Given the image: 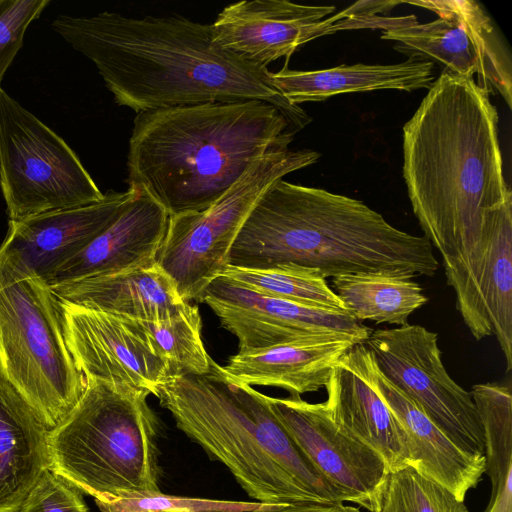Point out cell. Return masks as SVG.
<instances>
[{
  "mask_svg": "<svg viewBox=\"0 0 512 512\" xmlns=\"http://www.w3.org/2000/svg\"><path fill=\"white\" fill-rule=\"evenodd\" d=\"M152 394L177 428L226 466L257 502H345L296 445L269 396L214 360L206 372L170 377Z\"/></svg>",
  "mask_w": 512,
  "mask_h": 512,
  "instance_id": "obj_5",
  "label": "cell"
},
{
  "mask_svg": "<svg viewBox=\"0 0 512 512\" xmlns=\"http://www.w3.org/2000/svg\"><path fill=\"white\" fill-rule=\"evenodd\" d=\"M334 5H301L287 0H243L226 6L211 24L214 41L243 60L267 68L289 58L301 45L343 29H355L350 8L325 18Z\"/></svg>",
  "mask_w": 512,
  "mask_h": 512,
  "instance_id": "obj_14",
  "label": "cell"
},
{
  "mask_svg": "<svg viewBox=\"0 0 512 512\" xmlns=\"http://www.w3.org/2000/svg\"><path fill=\"white\" fill-rule=\"evenodd\" d=\"M371 351L355 344L333 367L324 402L333 421L374 450L390 473L411 466L401 425L374 388L369 376Z\"/></svg>",
  "mask_w": 512,
  "mask_h": 512,
  "instance_id": "obj_17",
  "label": "cell"
},
{
  "mask_svg": "<svg viewBox=\"0 0 512 512\" xmlns=\"http://www.w3.org/2000/svg\"><path fill=\"white\" fill-rule=\"evenodd\" d=\"M365 344L378 370L451 441L472 456L484 457V432L477 408L470 392L445 369L435 332L407 323L372 330Z\"/></svg>",
  "mask_w": 512,
  "mask_h": 512,
  "instance_id": "obj_10",
  "label": "cell"
},
{
  "mask_svg": "<svg viewBox=\"0 0 512 512\" xmlns=\"http://www.w3.org/2000/svg\"><path fill=\"white\" fill-rule=\"evenodd\" d=\"M381 38L396 42L394 49L413 57L438 63L444 72L474 79L479 78L480 62L468 33L458 23L437 18L417 23L414 15L387 18L381 25Z\"/></svg>",
  "mask_w": 512,
  "mask_h": 512,
  "instance_id": "obj_25",
  "label": "cell"
},
{
  "mask_svg": "<svg viewBox=\"0 0 512 512\" xmlns=\"http://www.w3.org/2000/svg\"><path fill=\"white\" fill-rule=\"evenodd\" d=\"M18 512H89L82 492L52 471L45 470Z\"/></svg>",
  "mask_w": 512,
  "mask_h": 512,
  "instance_id": "obj_33",
  "label": "cell"
},
{
  "mask_svg": "<svg viewBox=\"0 0 512 512\" xmlns=\"http://www.w3.org/2000/svg\"><path fill=\"white\" fill-rule=\"evenodd\" d=\"M499 116L474 79L442 72L403 127V178L424 236L458 258L478 242L490 210L512 198Z\"/></svg>",
  "mask_w": 512,
  "mask_h": 512,
  "instance_id": "obj_2",
  "label": "cell"
},
{
  "mask_svg": "<svg viewBox=\"0 0 512 512\" xmlns=\"http://www.w3.org/2000/svg\"><path fill=\"white\" fill-rule=\"evenodd\" d=\"M358 343L363 342L349 334L322 333L265 349L238 351L223 367L250 386L278 387L298 398L325 388L333 367Z\"/></svg>",
  "mask_w": 512,
  "mask_h": 512,
  "instance_id": "obj_19",
  "label": "cell"
},
{
  "mask_svg": "<svg viewBox=\"0 0 512 512\" xmlns=\"http://www.w3.org/2000/svg\"><path fill=\"white\" fill-rule=\"evenodd\" d=\"M370 380L404 430L411 467L464 501L485 472V458L461 450L406 394L377 368L372 353Z\"/></svg>",
  "mask_w": 512,
  "mask_h": 512,
  "instance_id": "obj_20",
  "label": "cell"
},
{
  "mask_svg": "<svg viewBox=\"0 0 512 512\" xmlns=\"http://www.w3.org/2000/svg\"><path fill=\"white\" fill-rule=\"evenodd\" d=\"M63 332L86 381H100L152 394L172 377L168 364L118 315L59 301Z\"/></svg>",
  "mask_w": 512,
  "mask_h": 512,
  "instance_id": "obj_15",
  "label": "cell"
},
{
  "mask_svg": "<svg viewBox=\"0 0 512 512\" xmlns=\"http://www.w3.org/2000/svg\"><path fill=\"white\" fill-rule=\"evenodd\" d=\"M269 401L296 445L345 502L381 511L390 470L374 450L340 428L324 402L301 397Z\"/></svg>",
  "mask_w": 512,
  "mask_h": 512,
  "instance_id": "obj_12",
  "label": "cell"
},
{
  "mask_svg": "<svg viewBox=\"0 0 512 512\" xmlns=\"http://www.w3.org/2000/svg\"><path fill=\"white\" fill-rule=\"evenodd\" d=\"M294 264L325 278L363 272L434 276L439 263L425 236L404 232L361 200L279 179L242 224L228 265Z\"/></svg>",
  "mask_w": 512,
  "mask_h": 512,
  "instance_id": "obj_3",
  "label": "cell"
},
{
  "mask_svg": "<svg viewBox=\"0 0 512 512\" xmlns=\"http://www.w3.org/2000/svg\"><path fill=\"white\" fill-rule=\"evenodd\" d=\"M268 503L214 500L167 495L159 492L128 494L108 504L101 512H248Z\"/></svg>",
  "mask_w": 512,
  "mask_h": 512,
  "instance_id": "obj_31",
  "label": "cell"
},
{
  "mask_svg": "<svg viewBox=\"0 0 512 512\" xmlns=\"http://www.w3.org/2000/svg\"><path fill=\"white\" fill-rule=\"evenodd\" d=\"M128 189L132 195L115 220L49 277V287L156 265L169 215L143 189Z\"/></svg>",
  "mask_w": 512,
  "mask_h": 512,
  "instance_id": "obj_18",
  "label": "cell"
},
{
  "mask_svg": "<svg viewBox=\"0 0 512 512\" xmlns=\"http://www.w3.org/2000/svg\"><path fill=\"white\" fill-rule=\"evenodd\" d=\"M0 188L11 221L105 196L66 141L2 88Z\"/></svg>",
  "mask_w": 512,
  "mask_h": 512,
  "instance_id": "obj_9",
  "label": "cell"
},
{
  "mask_svg": "<svg viewBox=\"0 0 512 512\" xmlns=\"http://www.w3.org/2000/svg\"><path fill=\"white\" fill-rule=\"evenodd\" d=\"M248 512H360L357 507L345 505L344 502H298L268 503L264 507Z\"/></svg>",
  "mask_w": 512,
  "mask_h": 512,
  "instance_id": "obj_34",
  "label": "cell"
},
{
  "mask_svg": "<svg viewBox=\"0 0 512 512\" xmlns=\"http://www.w3.org/2000/svg\"><path fill=\"white\" fill-rule=\"evenodd\" d=\"M413 276L363 272L332 278L333 291L357 320L402 326L428 297Z\"/></svg>",
  "mask_w": 512,
  "mask_h": 512,
  "instance_id": "obj_24",
  "label": "cell"
},
{
  "mask_svg": "<svg viewBox=\"0 0 512 512\" xmlns=\"http://www.w3.org/2000/svg\"><path fill=\"white\" fill-rule=\"evenodd\" d=\"M132 192L109 191L94 204L9 220L0 267L46 283L115 220Z\"/></svg>",
  "mask_w": 512,
  "mask_h": 512,
  "instance_id": "obj_16",
  "label": "cell"
},
{
  "mask_svg": "<svg viewBox=\"0 0 512 512\" xmlns=\"http://www.w3.org/2000/svg\"><path fill=\"white\" fill-rule=\"evenodd\" d=\"M51 28L97 68L119 106L137 113L203 103L259 100L292 131L311 117L269 82V71L220 47L211 24L181 16L131 18L116 12L57 15Z\"/></svg>",
  "mask_w": 512,
  "mask_h": 512,
  "instance_id": "obj_1",
  "label": "cell"
},
{
  "mask_svg": "<svg viewBox=\"0 0 512 512\" xmlns=\"http://www.w3.org/2000/svg\"><path fill=\"white\" fill-rule=\"evenodd\" d=\"M49 431L0 372V512H18L49 469Z\"/></svg>",
  "mask_w": 512,
  "mask_h": 512,
  "instance_id": "obj_22",
  "label": "cell"
},
{
  "mask_svg": "<svg viewBox=\"0 0 512 512\" xmlns=\"http://www.w3.org/2000/svg\"><path fill=\"white\" fill-rule=\"evenodd\" d=\"M198 302L207 304L221 326L237 337L239 352L329 332L349 334L365 343L372 331L348 312L263 295L223 275L207 286Z\"/></svg>",
  "mask_w": 512,
  "mask_h": 512,
  "instance_id": "obj_13",
  "label": "cell"
},
{
  "mask_svg": "<svg viewBox=\"0 0 512 512\" xmlns=\"http://www.w3.org/2000/svg\"><path fill=\"white\" fill-rule=\"evenodd\" d=\"M148 395L86 381L77 404L49 431V470L97 505L159 492V425Z\"/></svg>",
  "mask_w": 512,
  "mask_h": 512,
  "instance_id": "obj_6",
  "label": "cell"
},
{
  "mask_svg": "<svg viewBox=\"0 0 512 512\" xmlns=\"http://www.w3.org/2000/svg\"><path fill=\"white\" fill-rule=\"evenodd\" d=\"M0 372L49 429L73 409L86 387L67 347L51 288L2 267Z\"/></svg>",
  "mask_w": 512,
  "mask_h": 512,
  "instance_id": "obj_7",
  "label": "cell"
},
{
  "mask_svg": "<svg viewBox=\"0 0 512 512\" xmlns=\"http://www.w3.org/2000/svg\"><path fill=\"white\" fill-rule=\"evenodd\" d=\"M481 419L485 472L492 494L484 512H512V395L497 382L475 384L470 392Z\"/></svg>",
  "mask_w": 512,
  "mask_h": 512,
  "instance_id": "obj_26",
  "label": "cell"
},
{
  "mask_svg": "<svg viewBox=\"0 0 512 512\" xmlns=\"http://www.w3.org/2000/svg\"><path fill=\"white\" fill-rule=\"evenodd\" d=\"M121 317L168 364L172 377L201 374L209 369L213 359L201 337L202 320L196 305L190 304L183 312L164 320Z\"/></svg>",
  "mask_w": 512,
  "mask_h": 512,
  "instance_id": "obj_28",
  "label": "cell"
},
{
  "mask_svg": "<svg viewBox=\"0 0 512 512\" xmlns=\"http://www.w3.org/2000/svg\"><path fill=\"white\" fill-rule=\"evenodd\" d=\"M49 4L50 0H0V88L24 44L26 30Z\"/></svg>",
  "mask_w": 512,
  "mask_h": 512,
  "instance_id": "obj_32",
  "label": "cell"
},
{
  "mask_svg": "<svg viewBox=\"0 0 512 512\" xmlns=\"http://www.w3.org/2000/svg\"><path fill=\"white\" fill-rule=\"evenodd\" d=\"M435 79V64L413 56L396 64H342L312 71L285 65L277 72L269 71L270 84L294 105L350 92L428 89Z\"/></svg>",
  "mask_w": 512,
  "mask_h": 512,
  "instance_id": "obj_23",
  "label": "cell"
},
{
  "mask_svg": "<svg viewBox=\"0 0 512 512\" xmlns=\"http://www.w3.org/2000/svg\"><path fill=\"white\" fill-rule=\"evenodd\" d=\"M380 512H468L464 501L411 466L391 472Z\"/></svg>",
  "mask_w": 512,
  "mask_h": 512,
  "instance_id": "obj_30",
  "label": "cell"
},
{
  "mask_svg": "<svg viewBox=\"0 0 512 512\" xmlns=\"http://www.w3.org/2000/svg\"><path fill=\"white\" fill-rule=\"evenodd\" d=\"M221 275L263 295L348 312L326 278L316 269L294 264H282L268 269L228 265Z\"/></svg>",
  "mask_w": 512,
  "mask_h": 512,
  "instance_id": "obj_29",
  "label": "cell"
},
{
  "mask_svg": "<svg viewBox=\"0 0 512 512\" xmlns=\"http://www.w3.org/2000/svg\"><path fill=\"white\" fill-rule=\"evenodd\" d=\"M435 12L458 23L473 40L479 62L477 84L491 92L497 90L511 108V59L483 8L470 0H432L406 2Z\"/></svg>",
  "mask_w": 512,
  "mask_h": 512,
  "instance_id": "obj_27",
  "label": "cell"
},
{
  "mask_svg": "<svg viewBox=\"0 0 512 512\" xmlns=\"http://www.w3.org/2000/svg\"><path fill=\"white\" fill-rule=\"evenodd\" d=\"M456 308L472 336L495 335L512 369V198L489 211L476 245L464 256L442 258Z\"/></svg>",
  "mask_w": 512,
  "mask_h": 512,
  "instance_id": "obj_11",
  "label": "cell"
},
{
  "mask_svg": "<svg viewBox=\"0 0 512 512\" xmlns=\"http://www.w3.org/2000/svg\"><path fill=\"white\" fill-rule=\"evenodd\" d=\"M311 149L269 153L209 208L169 217L156 264L175 283L184 302H198L207 286L228 266V256L246 217L277 180L318 161Z\"/></svg>",
  "mask_w": 512,
  "mask_h": 512,
  "instance_id": "obj_8",
  "label": "cell"
},
{
  "mask_svg": "<svg viewBox=\"0 0 512 512\" xmlns=\"http://www.w3.org/2000/svg\"><path fill=\"white\" fill-rule=\"evenodd\" d=\"M50 288L62 303L141 320L168 319L190 305L181 299L173 280L157 264Z\"/></svg>",
  "mask_w": 512,
  "mask_h": 512,
  "instance_id": "obj_21",
  "label": "cell"
},
{
  "mask_svg": "<svg viewBox=\"0 0 512 512\" xmlns=\"http://www.w3.org/2000/svg\"><path fill=\"white\" fill-rule=\"evenodd\" d=\"M289 122L259 100L137 113L127 155L128 188H141L169 217L205 210L263 156L289 148Z\"/></svg>",
  "mask_w": 512,
  "mask_h": 512,
  "instance_id": "obj_4",
  "label": "cell"
}]
</instances>
